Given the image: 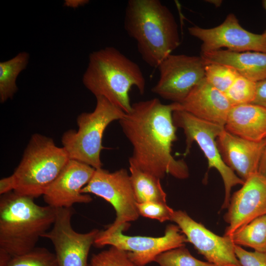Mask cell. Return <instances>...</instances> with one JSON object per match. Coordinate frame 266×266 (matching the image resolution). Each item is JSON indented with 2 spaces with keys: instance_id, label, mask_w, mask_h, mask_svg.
<instances>
[{
  "instance_id": "cell-23",
  "label": "cell",
  "mask_w": 266,
  "mask_h": 266,
  "mask_svg": "<svg viewBox=\"0 0 266 266\" xmlns=\"http://www.w3.org/2000/svg\"><path fill=\"white\" fill-rule=\"evenodd\" d=\"M204 70L206 81L224 93L239 75L232 67L218 63H205Z\"/></svg>"
},
{
  "instance_id": "cell-18",
  "label": "cell",
  "mask_w": 266,
  "mask_h": 266,
  "mask_svg": "<svg viewBox=\"0 0 266 266\" xmlns=\"http://www.w3.org/2000/svg\"><path fill=\"white\" fill-rule=\"evenodd\" d=\"M204 63H218L234 69L241 76L258 82L266 79V53L256 51L233 52L220 49L200 52Z\"/></svg>"
},
{
  "instance_id": "cell-9",
  "label": "cell",
  "mask_w": 266,
  "mask_h": 266,
  "mask_svg": "<svg viewBox=\"0 0 266 266\" xmlns=\"http://www.w3.org/2000/svg\"><path fill=\"white\" fill-rule=\"evenodd\" d=\"M81 192L91 193L102 198L114 208L116 217L109 226L116 228L129 226V222L140 216L131 184L130 176L125 168L109 172L102 168L96 169L89 183Z\"/></svg>"
},
{
  "instance_id": "cell-12",
  "label": "cell",
  "mask_w": 266,
  "mask_h": 266,
  "mask_svg": "<svg viewBox=\"0 0 266 266\" xmlns=\"http://www.w3.org/2000/svg\"><path fill=\"white\" fill-rule=\"evenodd\" d=\"M189 33L201 41L200 52L226 48L233 52L256 51L266 53V38L263 34L244 29L233 13L229 14L222 23L212 28L198 26L188 28Z\"/></svg>"
},
{
  "instance_id": "cell-21",
  "label": "cell",
  "mask_w": 266,
  "mask_h": 266,
  "mask_svg": "<svg viewBox=\"0 0 266 266\" xmlns=\"http://www.w3.org/2000/svg\"><path fill=\"white\" fill-rule=\"evenodd\" d=\"M29 54L19 53L12 59L0 62V101L11 99L18 91L16 79L29 63Z\"/></svg>"
},
{
  "instance_id": "cell-32",
  "label": "cell",
  "mask_w": 266,
  "mask_h": 266,
  "mask_svg": "<svg viewBox=\"0 0 266 266\" xmlns=\"http://www.w3.org/2000/svg\"><path fill=\"white\" fill-rule=\"evenodd\" d=\"M89 2L88 0H66L64 6L71 8H78L84 6Z\"/></svg>"
},
{
  "instance_id": "cell-25",
  "label": "cell",
  "mask_w": 266,
  "mask_h": 266,
  "mask_svg": "<svg viewBox=\"0 0 266 266\" xmlns=\"http://www.w3.org/2000/svg\"><path fill=\"white\" fill-rule=\"evenodd\" d=\"M154 261L160 266H218L195 258L185 246L162 253Z\"/></svg>"
},
{
  "instance_id": "cell-30",
  "label": "cell",
  "mask_w": 266,
  "mask_h": 266,
  "mask_svg": "<svg viewBox=\"0 0 266 266\" xmlns=\"http://www.w3.org/2000/svg\"><path fill=\"white\" fill-rule=\"evenodd\" d=\"M252 103L266 108V79L257 83L256 97Z\"/></svg>"
},
{
  "instance_id": "cell-13",
  "label": "cell",
  "mask_w": 266,
  "mask_h": 266,
  "mask_svg": "<svg viewBox=\"0 0 266 266\" xmlns=\"http://www.w3.org/2000/svg\"><path fill=\"white\" fill-rule=\"evenodd\" d=\"M170 221L177 225L187 242L208 262L218 266H242L236 257L235 244L231 237L214 233L180 210L174 211Z\"/></svg>"
},
{
  "instance_id": "cell-28",
  "label": "cell",
  "mask_w": 266,
  "mask_h": 266,
  "mask_svg": "<svg viewBox=\"0 0 266 266\" xmlns=\"http://www.w3.org/2000/svg\"><path fill=\"white\" fill-rule=\"evenodd\" d=\"M139 215L156 219L160 222L171 220L174 210L166 203L154 201L136 203Z\"/></svg>"
},
{
  "instance_id": "cell-8",
  "label": "cell",
  "mask_w": 266,
  "mask_h": 266,
  "mask_svg": "<svg viewBox=\"0 0 266 266\" xmlns=\"http://www.w3.org/2000/svg\"><path fill=\"white\" fill-rule=\"evenodd\" d=\"M129 227L111 228L99 231L94 245L98 247L111 245L128 252L131 260L137 266H145L154 261L160 254L185 246L186 237L176 225L166 226L164 235L159 237L129 236L123 233Z\"/></svg>"
},
{
  "instance_id": "cell-14",
  "label": "cell",
  "mask_w": 266,
  "mask_h": 266,
  "mask_svg": "<svg viewBox=\"0 0 266 266\" xmlns=\"http://www.w3.org/2000/svg\"><path fill=\"white\" fill-rule=\"evenodd\" d=\"M224 219L229 226L224 235L232 237L255 218L266 214V177L257 172L244 181L230 198Z\"/></svg>"
},
{
  "instance_id": "cell-6",
  "label": "cell",
  "mask_w": 266,
  "mask_h": 266,
  "mask_svg": "<svg viewBox=\"0 0 266 266\" xmlns=\"http://www.w3.org/2000/svg\"><path fill=\"white\" fill-rule=\"evenodd\" d=\"M96 105L90 112H82L77 117L78 130L70 129L62 135L63 147L71 160L93 167L102 168L100 153L102 137L107 127L120 120L125 113L103 97H96Z\"/></svg>"
},
{
  "instance_id": "cell-16",
  "label": "cell",
  "mask_w": 266,
  "mask_h": 266,
  "mask_svg": "<svg viewBox=\"0 0 266 266\" xmlns=\"http://www.w3.org/2000/svg\"><path fill=\"white\" fill-rule=\"evenodd\" d=\"M217 140L224 161L244 181L258 172L260 160L266 145V137L259 141H251L224 129Z\"/></svg>"
},
{
  "instance_id": "cell-17",
  "label": "cell",
  "mask_w": 266,
  "mask_h": 266,
  "mask_svg": "<svg viewBox=\"0 0 266 266\" xmlns=\"http://www.w3.org/2000/svg\"><path fill=\"white\" fill-rule=\"evenodd\" d=\"M176 110L187 112L201 120L225 127L232 107L225 93L211 85L204 78L196 86Z\"/></svg>"
},
{
  "instance_id": "cell-3",
  "label": "cell",
  "mask_w": 266,
  "mask_h": 266,
  "mask_svg": "<svg viewBox=\"0 0 266 266\" xmlns=\"http://www.w3.org/2000/svg\"><path fill=\"white\" fill-rule=\"evenodd\" d=\"M57 208L37 204L34 199L10 191L0 195V250L12 257L36 247L52 227Z\"/></svg>"
},
{
  "instance_id": "cell-15",
  "label": "cell",
  "mask_w": 266,
  "mask_h": 266,
  "mask_svg": "<svg viewBox=\"0 0 266 266\" xmlns=\"http://www.w3.org/2000/svg\"><path fill=\"white\" fill-rule=\"evenodd\" d=\"M95 169L80 162L70 159L44 192V201L55 208H69L75 203H87L92 198L81 192L92 178Z\"/></svg>"
},
{
  "instance_id": "cell-29",
  "label": "cell",
  "mask_w": 266,
  "mask_h": 266,
  "mask_svg": "<svg viewBox=\"0 0 266 266\" xmlns=\"http://www.w3.org/2000/svg\"><path fill=\"white\" fill-rule=\"evenodd\" d=\"M235 254L242 266H266V253L249 252L235 244Z\"/></svg>"
},
{
  "instance_id": "cell-11",
  "label": "cell",
  "mask_w": 266,
  "mask_h": 266,
  "mask_svg": "<svg viewBox=\"0 0 266 266\" xmlns=\"http://www.w3.org/2000/svg\"><path fill=\"white\" fill-rule=\"evenodd\" d=\"M72 207L57 208L51 228L42 236L54 246L58 266H90L88 257L99 231L86 233L76 232L71 225Z\"/></svg>"
},
{
  "instance_id": "cell-24",
  "label": "cell",
  "mask_w": 266,
  "mask_h": 266,
  "mask_svg": "<svg viewBox=\"0 0 266 266\" xmlns=\"http://www.w3.org/2000/svg\"><path fill=\"white\" fill-rule=\"evenodd\" d=\"M257 83L239 75L225 93L232 106L252 103L256 97Z\"/></svg>"
},
{
  "instance_id": "cell-19",
  "label": "cell",
  "mask_w": 266,
  "mask_h": 266,
  "mask_svg": "<svg viewBox=\"0 0 266 266\" xmlns=\"http://www.w3.org/2000/svg\"><path fill=\"white\" fill-rule=\"evenodd\" d=\"M225 129L247 140L261 141L266 137V108L254 103L233 106Z\"/></svg>"
},
{
  "instance_id": "cell-4",
  "label": "cell",
  "mask_w": 266,
  "mask_h": 266,
  "mask_svg": "<svg viewBox=\"0 0 266 266\" xmlns=\"http://www.w3.org/2000/svg\"><path fill=\"white\" fill-rule=\"evenodd\" d=\"M82 82L96 98H105L125 113L132 109L131 88L136 87L141 95L146 88L139 66L113 47L90 53Z\"/></svg>"
},
{
  "instance_id": "cell-26",
  "label": "cell",
  "mask_w": 266,
  "mask_h": 266,
  "mask_svg": "<svg viewBox=\"0 0 266 266\" xmlns=\"http://www.w3.org/2000/svg\"><path fill=\"white\" fill-rule=\"evenodd\" d=\"M5 266H58L55 254L43 247H35L23 255L12 257Z\"/></svg>"
},
{
  "instance_id": "cell-31",
  "label": "cell",
  "mask_w": 266,
  "mask_h": 266,
  "mask_svg": "<svg viewBox=\"0 0 266 266\" xmlns=\"http://www.w3.org/2000/svg\"><path fill=\"white\" fill-rule=\"evenodd\" d=\"M258 173L266 177V145L264 148L260 160Z\"/></svg>"
},
{
  "instance_id": "cell-27",
  "label": "cell",
  "mask_w": 266,
  "mask_h": 266,
  "mask_svg": "<svg viewBox=\"0 0 266 266\" xmlns=\"http://www.w3.org/2000/svg\"><path fill=\"white\" fill-rule=\"evenodd\" d=\"M90 265V266H137L129 258L127 251L114 246L93 254Z\"/></svg>"
},
{
  "instance_id": "cell-22",
  "label": "cell",
  "mask_w": 266,
  "mask_h": 266,
  "mask_svg": "<svg viewBox=\"0 0 266 266\" xmlns=\"http://www.w3.org/2000/svg\"><path fill=\"white\" fill-rule=\"evenodd\" d=\"M231 238L236 245L249 247L255 251L266 253V214L254 219Z\"/></svg>"
},
{
  "instance_id": "cell-20",
  "label": "cell",
  "mask_w": 266,
  "mask_h": 266,
  "mask_svg": "<svg viewBox=\"0 0 266 266\" xmlns=\"http://www.w3.org/2000/svg\"><path fill=\"white\" fill-rule=\"evenodd\" d=\"M130 180L137 203L154 201L166 203V195L161 179L130 165Z\"/></svg>"
},
{
  "instance_id": "cell-5",
  "label": "cell",
  "mask_w": 266,
  "mask_h": 266,
  "mask_svg": "<svg viewBox=\"0 0 266 266\" xmlns=\"http://www.w3.org/2000/svg\"><path fill=\"white\" fill-rule=\"evenodd\" d=\"M69 160L52 138L34 133L13 173L0 179V195L13 191L33 199L43 196Z\"/></svg>"
},
{
  "instance_id": "cell-1",
  "label": "cell",
  "mask_w": 266,
  "mask_h": 266,
  "mask_svg": "<svg viewBox=\"0 0 266 266\" xmlns=\"http://www.w3.org/2000/svg\"><path fill=\"white\" fill-rule=\"evenodd\" d=\"M176 109L175 102L165 104L158 98L132 104L131 111L119 120L133 148L130 165L161 180L166 174L180 179L189 177L186 163L171 154L177 139L172 116Z\"/></svg>"
},
{
  "instance_id": "cell-33",
  "label": "cell",
  "mask_w": 266,
  "mask_h": 266,
  "mask_svg": "<svg viewBox=\"0 0 266 266\" xmlns=\"http://www.w3.org/2000/svg\"><path fill=\"white\" fill-rule=\"evenodd\" d=\"M208 2L213 4L216 6H219L221 5L222 1V0H208Z\"/></svg>"
},
{
  "instance_id": "cell-10",
  "label": "cell",
  "mask_w": 266,
  "mask_h": 266,
  "mask_svg": "<svg viewBox=\"0 0 266 266\" xmlns=\"http://www.w3.org/2000/svg\"><path fill=\"white\" fill-rule=\"evenodd\" d=\"M157 67L159 79L151 91L172 102H181L205 78V63L200 56L171 54Z\"/></svg>"
},
{
  "instance_id": "cell-7",
  "label": "cell",
  "mask_w": 266,
  "mask_h": 266,
  "mask_svg": "<svg viewBox=\"0 0 266 266\" xmlns=\"http://www.w3.org/2000/svg\"><path fill=\"white\" fill-rule=\"evenodd\" d=\"M172 116L175 126L181 128L186 136L184 155L188 154L192 143L196 142L207 160L208 168H214L220 174L225 191L222 208H228L232 188L237 185H242L244 181L227 165L220 152L216 138L225 127L199 119L184 111H174Z\"/></svg>"
},
{
  "instance_id": "cell-2",
  "label": "cell",
  "mask_w": 266,
  "mask_h": 266,
  "mask_svg": "<svg viewBox=\"0 0 266 266\" xmlns=\"http://www.w3.org/2000/svg\"><path fill=\"white\" fill-rule=\"evenodd\" d=\"M124 23L142 59L152 67H158L180 44L174 17L159 0H129Z\"/></svg>"
},
{
  "instance_id": "cell-34",
  "label": "cell",
  "mask_w": 266,
  "mask_h": 266,
  "mask_svg": "<svg viewBox=\"0 0 266 266\" xmlns=\"http://www.w3.org/2000/svg\"><path fill=\"white\" fill-rule=\"evenodd\" d=\"M262 4H263V7L266 11V0H264L262 1ZM262 34L264 35V36L266 38V29L265 30V31L264 32V33Z\"/></svg>"
}]
</instances>
